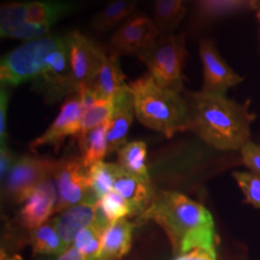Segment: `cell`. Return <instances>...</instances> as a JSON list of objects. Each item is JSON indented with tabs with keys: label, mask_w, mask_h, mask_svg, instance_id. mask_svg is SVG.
<instances>
[{
	"label": "cell",
	"mask_w": 260,
	"mask_h": 260,
	"mask_svg": "<svg viewBox=\"0 0 260 260\" xmlns=\"http://www.w3.org/2000/svg\"><path fill=\"white\" fill-rule=\"evenodd\" d=\"M199 54L204 70L203 92L225 95L228 89L243 81V77L222 59L211 40L200 42Z\"/></svg>",
	"instance_id": "cell-12"
},
{
	"label": "cell",
	"mask_w": 260,
	"mask_h": 260,
	"mask_svg": "<svg viewBox=\"0 0 260 260\" xmlns=\"http://www.w3.org/2000/svg\"><path fill=\"white\" fill-rule=\"evenodd\" d=\"M258 19H259V22H260V10H259V12H258Z\"/></svg>",
	"instance_id": "cell-38"
},
{
	"label": "cell",
	"mask_w": 260,
	"mask_h": 260,
	"mask_svg": "<svg viewBox=\"0 0 260 260\" xmlns=\"http://www.w3.org/2000/svg\"><path fill=\"white\" fill-rule=\"evenodd\" d=\"M53 178L58 191L56 212H63L93 194L89 188L88 169L84 167L81 158H67L57 161Z\"/></svg>",
	"instance_id": "cell-7"
},
{
	"label": "cell",
	"mask_w": 260,
	"mask_h": 260,
	"mask_svg": "<svg viewBox=\"0 0 260 260\" xmlns=\"http://www.w3.org/2000/svg\"><path fill=\"white\" fill-rule=\"evenodd\" d=\"M140 219L157 223L169 237L172 251L178 255L197 248L216 249L212 214L201 204L177 191L155 193Z\"/></svg>",
	"instance_id": "cell-1"
},
{
	"label": "cell",
	"mask_w": 260,
	"mask_h": 260,
	"mask_svg": "<svg viewBox=\"0 0 260 260\" xmlns=\"http://www.w3.org/2000/svg\"><path fill=\"white\" fill-rule=\"evenodd\" d=\"M67 35H51L25 41L3 57L0 63L2 86L15 87L24 82L34 83L46 68L52 51L59 47Z\"/></svg>",
	"instance_id": "cell-4"
},
{
	"label": "cell",
	"mask_w": 260,
	"mask_h": 260,
	"mask_svg": "<svg viewBox=\"0 0 260 260\" xmlns=\"http://www.w3.org/2000/svg\"><path fill=\"white\" fill-rule=\"evenodd\" d=\"M135 116L147 128L172 138L177 132L191 130L186 96L161 86L151 74L129 83Z\"/></svg>",
	"instance_id": "cell-3"
},
{
	"label": "cell",
	"mask_w": 260,
	"mask_h": 260,
	"mask_svg": "<svg viewBox=\"0 0 260 260\" xmlns=\"http://www.w3.org/2000/svg\"><path fill=\"white\" fill-rule=\"evenodd\" d=\"M126 216H133L132 209L124 198L116 190H111L98 201L96 222L103 226L106 228L110 223L125 218Z\"/></svg>",
	"instance_id": "cell-25"
},
{
	"label": "cell",
	"mask_w": 260,
	"mask_h": 260,
	"mask_svg": "<svg viewBox=\"0 0 260 260\" xmlns=\"http://www.w3.org/2000/svg\"><path fill=\"white\" fill-rule=\"evenodd\" d=\"M146 161H147V145L144 141L126 142L118 151L117 164L136 176L146 181H151Z\"/></svg>",
	"instance_id": "cell-23"
},
{
	"label": "cell",
	"mask_w": 260,
	"mask_h": 260,
	"mask_svg": "<svg viewBox=\"0 0 260 260\" xmlns=\"http://www.w3.org/2000/svg\"><path fill=\"white\" fill-rule=\"evenodd\" d=\"M30 242L34 254L60 255L65 252L59 234L52 220L31 230Z\"/></svg>",
	"instance_id": "cell-26"
},
{
	"label": "cell",
	"mask_w": 260,
	"mask_h": 260,
	"mask_svg": "<svg viewBox=\"0 0 260 260\" xmlns=\"http://www.w3.org/2000/svg\"><path fill=\"white\" fill-rule=\"evenodd\" d=\"M134 224L125 218L110 223L103 234L102 248L96 260H118L132 248Z\"/></svg>",
	"instance_id": "cell-18"
},
{
	"label": "cell",
	"mask_w": 260,
	"mask_h": 260,
	"mask_svg": "<svg viewBox=\"0 0 260 260\" xmlns=\"http://www.w3.org/2000/svg\"><path fill=\"white\" fill-rule=\"evenodd\" d=\"M117 164L99 161L88 169L90 191L98 199L110 193L115 188Z\"/></svg>",
	"instance_id": "cell-27"
},
{
	"label": "cell",
	"mask_w": 260,
	"mask_h": 260,
	"mask_svg": "<svg viewBox=\"0 0 260 260\" xmlns=\"http://www.w3.org/2000/svg\"><path fill=\"white\" fill-rule=\"evenodd\" d=\"M191 130L211 147L219 151H240L249 141L255 116L248 103L240 104L220 94L186 92Z\"/></svg>",
	"instance_id": "cell-2"
},
{
	"label": "cell",
	"mask_w": 260,
	"mask_h": 260,
	"mask_svg": "<svg viewBox=\"0 0 260 260\" xmlns=\"http://www.w3.org/2000/svg\"><path fill=\"white\" fill-rule=\"evenodd\" d=\"M104 230H105V226L95 220L76 236L73 246L81 254L86 256L87 260H96L100 248H102Z\"/></svg>",
	"instance_id": "cell-28"
},
{
	"label": "cell",
	"mask_w": 260,
	"mask_h": 260,
	"mask_svg": "<svg viewBox=\"0 0 260 260\" xmlns=\"http://www.w3.org/2000/svg\"><path fill=\"white\" fill-rule=\"evenodd\" d=\"M128 84L119 67L118 57L109 53L104 57L89 88H92L100 99H112L116 94L126 88Z\"/></svg>",
	"instance_id": "cell-19"
},
{
	"label": "cell",
	"mask_w": 260,
	"mask_h": 260,
	"mask_svg": "<svg viewBox=\"0 0 260 260\" xmlns=\"http://www.w3.org/2000/svg\"><path fill=\"white\" fill-rule=\"evenodd\" d=\"M242 162L249 169V171L260 175V145L254 144L249 140L245 146L240 149Z\"/></svg>",
	"instance_id": "cell-32"
},
{
	"label": "cell",
	"mask_w": 260,
	"mask_h": 260,
	"mask_svg": "<svg viewBox=\"0 0 260 260\" xmlns=\"http://www.w3.org/2000/svg\"><path fill=\"white\" fill-rule=\"evenodd\" d=\"M174 260H217V253L216 249L197 248L184 254H180Z\"/></svg>",
	"instance_id": "cell-35"
},
{
	"label": "cell",
	"mask_w": 260,
	"mask_h": 260,
	"mask_svg": "<svg viewBox=\"0 0 260 260\" xmlns=\"http://www.w3.org/2000/svg\"><path fill=\"white\" fill-rule=\"evenodd\" d=\"M0 260H22V256L18 254L8 255L4 251H2V258H0Z\"/></svg>",
	"instance_id": "cell-37"
},
{
	"label": "cell",
	"mask_w": 260,
	"mask_h": 260,
	"mask_svg": "<svg viewBox=\"0 0 260 260\" xmlns=\"http://www.w3.org/2000/svg\"><path fill=\"white\" fill-rule=\"evenodd\" d=\"M138 0H111L90 21V27L98 31H107L115 28L134 12Z\"/></svg>",
	"instance_id": "cell-22"
},
{
	"label": "cell",
	"mask_w": 260,
	"mask_h": 260,
	"mask_svg": "<svg viewBox=\"0 0 260 260\" xmlns=\"http://www.w3.org/2000/svg\"><path fill=\"white\" fill-rule=\"evenodd\" d=\"M98 201L99 199L92 194L83 201H81L80 204L64 210L59 216L52 219V222L56 225L58 234H59L61 242H63L64 251L70 248L76 236L83 229L95 222Z\"/></svg>",
	"instance_id": "cell-13"
},
{
	"label": "cell",
	"mask_w": 260,
	"mask_h": 260,
	"mask_svg": "<svg viewBox=\"0 0 260 260\" xmlns=\"http://www.w3.org/2000/svg\"><path fill=\"white\" fill-rule=\"evenodd\" d=\"M118 260H119V259H118Z\"/></svg>",
	"instance_id": "cell-39"
},
{
	"label": "cell",
	"mask_w": 260,
	"mask_h": 260,
	"mask_svg": "<svg viewBox=\"0 0 260 260\" xmlns=\"http://www.w3.org/2000/svg\"><path fill=\"white\" fill-rule=\"evenodd\" d=\"M83 107L77 94H73L65 100L61 105L60 111L58 113L52 124L44 134L32 140L29 148L31 151L42 146H53L56 151L64 144L65 139L69 136L80 135L81 133V118H82Z\"/></svg>",
	"instance_id": "cell-11"
},
{
	"label": "cell",
	"mask_w": 260,
	"mask_h": 260,
	"mask_svg": "<svg viewBox=\"0 0 260 260\" xmlns=\"http://www.w3.org/2000/svg\"><path fill=\"white\" fill-rule=\"evenodd\" d=\"M8 87L2 86L0 90V144L6 145L8 139V105H9Z\"/></svg>",
	"instance_id": "cell-33"
},
{
	"label": "cell",
	"mask_w": 260,
	"mask_h": 260,
	"mask_svg": "<svg viewBox=\"0 0 260 260\" xmlns=\"http://www.w3.org/2000/svg\"><path fill=\"white\" fill-rule=\"evenodd\" d=\"M110 119L104 124L96 126L88 133L79 135L81 148V159L87 169L93 167L96 162L103 161V159L109 152L107 145V132H109Z\"/></svg>",
	"instance_id": "cell-21"
},
{
	"label": "cell",
	"mask_w": 260,
	"mask_h": 260,
	"mask_svg": "<svg viewBox=\"0 0 260 260\" xmlns=\"http://www.w3.org/2000/svg\"><path fill=\"white\" fill-rule=\"evenodd\" d=\"M113 190L124 198L132 209L133 216H141L148 209L155 195L151 181H146L126 171L119 164H117Z\"/></svg>",
	"instance_id": "cell-17"
},
{
	"label": "cell",
	"mask_w": 260,
	"mask_h": 260,
	"mask_svg": "<svg viewBox=\"0 0 260 260\" xmlns=\"http://www.w3.org/2000/svg\"><path fill=\"white\" fill-rule=\"evenodd\" d=\"M57 260H87L86 256L77 251L75 247H70L67 251L61 253V254L58 256Z\"/></svg>",
	"instance_id": "cell-36"
},
{
	"label": "cell",
	"mask_w": 260,
	"mask_h": 260,
	"mask_svg": "<svg viewBox=\"0 0 260 260\" xmlns=\"http://www.w3.org/2000/svg\"><path fill=\"white\" fill-rule=\"evenodd\" d=\"M34 88L40 92L48 103L58 102L74 94L68 37L59 47L50 53L46 68L34 82Z\"/></svg>",
	"instance_id": "cell-9"
},
{
	"label": "cell",
	"mask_w": 260,
	"mask_h": 260,
	"mask_svg": "<svg viewBox=\"0 0 260 260\" xmlns=\"http://www.w3.org/2000/svg\"><path fill=\"white\" fill-rule=\"evenodd\" d=\"M57 201L56 183L48 178L35 188L19 211L22 225L32 230L46 223L51 214L56 212Z\"/></svg>",
	"instance_id": "cell-14"
},
{
	"label": "cell",
	"mask_w": 260,
	"mask_h": 260,
	"mask_svg": "<svg viewBox=\"0 0 260 260\" xmlns=\"http://www.w3.org/2000/svg\"><path fill=\"white\" fill-rule=\"evenodd\" d=\"M113 110L112 99H98L96 103L84 110L81 118V134L88 133L96 126L104 124L111 118Z\"/></svg>",
	"instance_id": "cell-29"
},
{
	"label": "cell",
	"mask_w": 260,
	"mask_h": 260,
	"mask_svg": "<svg viewBox=\"0 0 260 260\" xmlns=\"http://www.w3.org/2000/svg\"><path fill=\"white\" fill-rule=\"evenodd\" d=\"M139 58L147 65L149 74L159 84L182 93L187 58L183 35H160Z\"/></svg>",
	"instance_id": "cell-5"
},
{
	"label": "cell",
	"mask_w": 260,
	"mask_h": 260,
	"mask_svg": "<svg viewBox=\"0 0 260 260\" xmlns=\"http://www.w3.org/2000/svg\"><path fill=\"white\" fill-rule=\"evenodd\" d=\"M153 19L145 15H135L119 27L109 44L113 56H140L160 37Z\"/></svg>",
	"instance_id": "cell-10"
},
{
	"label": "cell",
	"mask_w": 260,
	"mask_h": 260,
	"mask_svg": "<svg viewBox=\"0 0 260 260\" xmlns=\"http://www.w3.org/2000/svg\"><path fill=\"white\" fill-rule=\"evenodd\" d=\"M183 0H155L154 23L162 35L174 31L186 15Z\"/></svg>",
	"instance_id": "cell-24"
},
{
	"label": "cell",
	"mask_w": 260,
	"mask_h": 260,
	"mask_svg": "<svg viewBox=\"0 0 260 260\" xmlns=\"http://www.w3.org/2000/svg\"><path fill=\"white\" fill-rule=\"evenodd\" d=\"M67 37L73 89L74 94H77L82 88L89 87L106 53L96 42L79 31L70 32Z\"/></svg>",
	"instance_id": "cell-8"
},
{
	"label": "cell",
	"mask_w": 260,
	"mask_h": 260,
	"mask_svg": "<svg viewBox=\"0 0 260 260\" xmlns=\"http://www.w3.org/2000/svg\"><path fill=\"white\" fill-rule=\"evenodd\" d=\"M112 102L113 110L110 118L109 132H107V145H109L107 154L118 152L126 144V135L135 115L134 102H133L129 84L126 88L112 98Z\"/></svg>",
	"instance_id": "cell-16"
},
{
	"label": "cell",
	"mask_w": 260,
	"mask_h": 260,
	"mask_svg": "<svg viewBox=\"0 0 260 260\" xmlns=\"http://www.w3.org/2000/svg\"><path fill=\"white\" fill-rule=\"evenodd\" d=\"M75 4L70 0H30L25 6V21L34 25L51 28L71 14Z\"/></svg>",
	"instance_id": "cell-20"
},
{
	"label": "cell",
	"mask_w": 260,
	"mask_h": 260,
	"mask_svg": "<svg viewBox=\"0 0 260 260\" xmlns=\"http://www.w3.org/2000/svg\"><path fill=\"white\" fill-rule=\"evenodd\" d=\"M233 176L245 195L246 203L260 210V175L252 171H235Z\"/></svg>",
	"instance_id": "cell-30"
},
{
	"label": "cell",
	"mask_w": 260,
	"mask_h": 260,
	"mask_svg": "<svg viewBox=\"0 0 260 260\" xmlns=\"http://www.w3.org/2000/svg\"><path fill=\"white\" fill-rule=\"evenodd\" d=\"M27 3L12 2L3 4L0 9V34L6 39L34 40L50 34L48 27L34 25L25 21Z\"/></svg>",
	"instance_id": "cell-15"
},
{
	"label": "cell",
	"mask_w": 260,
	"mask_h": 260,
	"mask_svg": "<svg viewBox=\"0 0 260 260\" xmlns=\"http://www.w3.org/2000/svg\"><path fill=\"white\" fill-rule=\"evenodd\" d=\"M57 161L50 158L22 155L5 177V195L14 203H22L35 188L53 176Z\"/></svg>",
	"instance_id": "cell-6"
},
{
	"label": "cell",
	"mask_w": 260,
	"mask_h": 260,
	"mask_svg": "<svg viewBox=\"0 0 260 260\" xmlns=\"http://www.w3.org/2000/svg\"><path fill=\"white\" fill-rule=\"evenodd\" d=\"M17 159L18 158L16 157V154L8 146L2 145V149H0V176H2L3 181L8 176L11 169L14 168Z\"/></svg>",
	"instance_id": "cell-34"
},
{
	"label": "cell",
	"mask_w": 260,
	"mask_h": 260,
	"mask_svg": "<svg viewBox=\"0 0 260 260\" xmlns=\"http://www.w3.org/2000/svg\"><path fill=\"white\" fill-rule=\"evenodd\" d=\"M248 0H199L198 16L209 19L241 8Z\"/></svg>",
	"instance_id": "cell-31"
}]
</instances>
